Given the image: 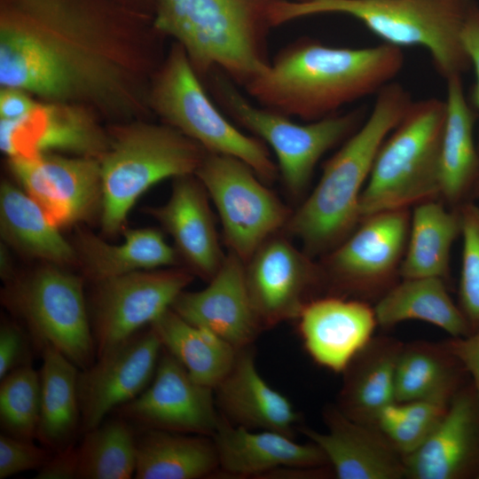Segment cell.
Segmentation results:
<instances>
[{
    "label": "cell",
    "mask_w": 479,
    "mask_h": 479,
    "mask_svg": "<svg viewBox=\"0 0 479 479\" xmlns=\"http://www.w3.org/2000/svg\"><path fill=\"white\" fill-rule=\"evenodd\" d=\"M193 67L184 48L174 45L150 83L149 106L207 153L237 158L263 181H273L278 169L264 145L240 131L219 112Z\"/></svg>",
    "instance_id": "8"
},
{
    "label": "cell",
    "mask_w": 479,
    "mask_h": 479,
    "mask_svg": "<svg viewBox=\"0 0 479 479\" xmlns=\"http://www.w3.org/2000/svg\"><path fill=\"white\" fill-rule=\"evenodd\" d=\"M99 159L102 178L101 226L119 232L137 199L169 177L195 174L207 152L165 124L132 122L114 127Z\"/></svg>",
    "instance_id": "5"
},
{
    "label": "cell",
    "mask_w": 479,
    "mask_h": 479,
    "mask_svg": "<svg viewBox=\"0 0 479 479\" xmlns=\"http://www.w3.org/2000/svg\"><path fill=\"white\" fill-rule=\"evenodd\" d=\"M403 344L391 338L373 337L353 358L342 373L337 405L344 415L374 426L380 412L396 402V368Z\"/></svg>",
    "instance_id": "26"
},
{
    "label": "cell",
    "mask_w": 479,
    "mask_h": 479,
    "mask_svg": "<svg viewBox=\"0 0 479 479\" xmlns=\"http://www.w3.org/2000/svg\"><path fill=\"white\" fill-rule=\"evenodd\" d=\"M51 452L33 440L17 438L4 433L0 435V479L16 474L38 470L51 458Z\"/></svg>",
    "instance_id": "40"
},
{
    "label": "cell",
    "mask_w": 479,
    "mask_h": 479,
    "mask_svg": "<svg viewBox=\"0 0 479 479\" xmlns=\"http://www.w3.org/2000/svg\"><path fill=\"white\" fill-rule=\"evenodd\" d=\"M35 351L32 339L17 323L2 320L0 326V380L9 373L32 365Z\"/></svg>",
    "instance_id": "41"
},
{
    "label": "cell",
    "mask_w": 479,
    "mask_h": 479,
    "mask_svg": "<svg viewBox=\"0 0 479 479\" xmlns=\"http://www.w3.org/2000/svg\"><path fill=\"white\" fill-rule=\"evenodd\" d=\"M325 433L301 425L298 431L325 453L339 479H399L405 477L404 458L371 425L355 421L337 406L324 411Z\"/></svg>",
    "instance_id": "21"
},
{
    "label": "cell",
    "mask_w": 479,
    "mask_h": 479,
    "mask_svg": "<svg viewBox=\"0 0 479 479\" xmlns=\"http://www.w3.org/2000/svg\"><path fill=\"white\" fill-rule=\"evenodd\" d=\"M404 64L402 48L387 43L347 48L308 39L283 51L246 86L269 110L312 122L376 95Z\"/></svg>",
    "instance_id": "2"
},
{
    "label": "cell",
    "mask_w": 479,
    "mask_h": 479,
    "mask_svg": "<svg viewBox=\"0 0 479 479\" xmlns=\"http://www.w3.org/2000/svg\"><path fill=\"white\" fill-rule=\"evenodd\" d=\"M445 119L440 145V197L459 206L479 172V150L474 136L475 116L467 103L462 75L446 80Z\"/></svg>",
    "instance_id": "28"
},
{
    "label": "cell",
    "mask_w": 479,
    "mask_h": 479,
    "mask_svg": "<svg viewBox=\"0 0 479 479\" xmlns=\"http://www.w3.org/2000/svg\"><path fill=\"white\" fill-rule=\"evenodd\" d=\"M192 280L187 270L164 268L94 282L90 320L97 357L151 326Z\"/></svg>",
    "instance_id": "12"
},
{
    "label": "cell",
    "mask_w": 479,
    "mask_h": 479,
    "mask_svg": "<svg viewBox=\"0 0 479 479\" xmlns=\"http://www.w3.org/2000/svg\"><path fill=\"white\" fill-rule=\"evenodd\" d=\"M457 363L444 345L403 344L396 368V402L451 401L458 391Z\"/></svg>",
    "instance_id": "35"
},
{
    "label": "cell",
    "mask_w": 479,
    "mask_h": 479,
    "mask_svg": "<svg viewBox=\"0 0 479 479\" xmlns=\"http://www.w3.org/2000/svg\"><path fill=\"white\" fill-rule=\"evenodd\" d=\"M458 207L463 240L459 307L472 332L479 328V207L472 202Z\"/></svg>",
    "instance_id": "39"
},
{
    "label": "cell",
    "mask_w": 479,
    "mask_h": 479,
    "mask_svg": "<svg viewBox=\"0 0 479 479\" xmlns=\"http://www.w3.org/2000/svg\"><path fill=\"white\" fill-rule=\"evenodd\" d=\"M461 41L471 67L475 74L472 100L479 113V7L478 4L470 12L461 33ZM479 150V137L477 143Z\"/></svg>",
    "instance_id": "44"
},
{
    "label": "cell",
    "mask_w": 479,
    "mask_h": 479,
    "mask_svg": "<svg viewBox=\"0 0 479 479\" xmlns=\"http://www.w3.org/2000/svg\"><path fill=\"white\" fill-rule=\"evenodd\" d=\"M212 438L219 459L218 475L259 478L279 467L328 464L323 451L311 441L299 444L279 432H255L231 423L222 413Z\"/></svg>",
    "instance_id": "25"
},
{
    "label": "cell",
    "mask_w": 479,
    "mask_h": 479,
    "mask_svg": "<svg viewBox=\"0 0 479 479\" xmlns=\"http://www.w3.org/2000/svg\"><path fill=\"white\" fill-rule=\"evenodd\" d=\"M478 478H479V476H478Z\"/></svg>",
    "instance_id": "48"
},
{
    "label": "cell",
    "mask_w": 479,
    "mask_h": 479,
    "mask_svg": "<svg viewBox=\"0 0 479 479\" xmlns=\"http://www.w3.org/2000/svg\"><path fill=\"white\" fill-rule=\"evenodd\" d=\"M40 417L36 439L57 452L75 444L81 433L77 380L80 369L51 345L41 351Z\"/></svg>",
    "instance_id": "30"
},
{
    "label": "cell",
    "mask_w": 479,
    "mask_h": 479,
    "mask_svg": "<svg viewBox=\"0 0 479 479\" xmlns=\"http://www.w3.org/2000/svg\"><path fill=\"white\" fill-rule=\"evenodd\" d=\"M410 219L409 208L362 218L358 228L327 255L324 279L344 292H363L387 283L399 273Z\"/></svg>",
    "instance_id": "16"
},
{
    "label": "cell",
    "mask_w": 479,
    "mask_h": 479,
    "mask_svg": "<svg viewBox=\"0 0 479 479\" xmlns=\"http://www.w3.org/2000/svg\"><path fill=\"white\" fill-rule=\"evenodd\" d=\"M444 346L471 375L479 402V328L466 336L452 337Z\"/></svg>",
    "instance_id": "42"
},
{
    "label": "cell",
    "mask_w": 479,
    "mask_h": 479,
    "mask_svg": "<svg viewBox=\"0 0 479 479\" xmlns=\"http://www.w3.org/2000/svg\"><path fill=\"white\" fill-rule=\"evenodd\" d=\"M412 102L400 83L381 89L368 116L326 161L312 192L291 214L285 226L310 256L334 248L360 222V197L376 154Z\"/></svg>",
    "instance_id": "3"
},
{
    "label": "cell",
    "mask_w": 479,
    "mask_h": 479,
    "mask_svg": "<svg viewBox=\"0 0 479 479\" xmlns=\"http://www.w3.org/2000/svg\"><path fill=\"white\" fill-rule=\"evenodd\" d=\"M78 451V479H129L137 466L136 436L122 417L104 420L82 434Z\"/></svg>",
    "instance_id": "36"
},
{
    "label": "cell",
    "mask_w": 479,
    "mask_h": 479,
    "mask_svg": "<svg viewBox=\"0 0 479 479\" xmlns=\"http://www.w3.org/2000/svg\"><path fill=\"white\" fill-rule=\"evenodd\" d=\"M445 102L412 101L380 147L359 201L360 220L440 197Z\"/></svg>",
    "instance_id": "6"
},
{
    "label": "cell",
    "mask_w": 479,
    "mask_h": 479,
    "mask_svg": "<svg viewBox=\"0 0 479 479\" xmlns=\"http://www.w3.org/2000/svg\"><path fill=\"white\" fill-rule=\"evenodd\" d=\"M254 346L239 349L234 362L214 389L218 411L231 423L251 430H270L295 437L301 414L290 400L260 375Z\"/></svg>",
    "instance_id": "22"
},
{
    "label": "cell",
    "mask_w": 479,
    "mask_h": 479,
    "mask_svg": "<svg viewBox=\"0 0 479 479\" xmlns=\"http://www.w3.org/2000/svg\"><path fill=\"white\" fill-rule=\"evenodd\" d=\"M37 102L26 90L14 87H1L0 120L20 119L26 115Z\"/></svg>",
    "instance_id": "45"
},
{
    "label": "cell",
    "mask_w": 479,
    "mask_h": 479,
    "mask_svg": "<svg viewBox=\"0 0 479 479\" xmlns=\"http://www.w3.org/2000/svg\"><path fill=\"white\" fill-rule=\"evenodd\" d=\"M138 28L106 0H3L0 84L108 118L150 106Z\"/></svg>",
    "instance_id": "1"
},
{
    "label": "cell",
    "mask_w": 479,
    "mask_h": 479,
    "mask_svg": "<svg viewBox=\"0 0 479 479\" xmlns=\"http://www.w3.org/2000/svg\"><path fill=\"white\" fill-rule=\"evenodd\" d=\"M296 320L308 354L334 373H343L373 338L378 325L373 308L335 295L312 299Z\"/></svg>",
    "instance_id": "20"
},
{
    "label": "cell",
    "mask_w": 479,
    "mask_h": 479,
    "mask_svg": "<svg viewBox=\"0 0 479 479\" xmlns=\"http://www.w3.org/2000/svg\"><path fill=\"white\" fill-rule=\"evenodd\" d=\"M108 145L95 113L79 105L39 101L20 119L0 120V147L9 158L61 152L99 160Z\"/></svg>",
    "instance_id": "18"
},
{
    "label": "cell",
    "mask_w": 479,
    "mask_h": 479,
    "mask_svg": "<svg viewBox=\"0 0 479 479\" xmlns=\"http://www.w3.org/2000/svg\"><path fill=\"white\" fill-rule=\"evenodd\" d=\"M124 241L109 244L90 232H79L74 247L84 276L93 283L126 273L177 264V250L153 228L127 229Z\"/></svg>",
    "instance_id": "27"
},
{
    "label": "cell",
    "mask_w": 479,
    "mask_h": 479,
    "mask_svg": "<svg viewBox=\"0 0 479 479\" xmlns=\"http://www.w3.org/2000/svg\"><path fill=\"white\" fill-rule=\"evenodd\" d=\"M406 249L399 275L403 279H445L451 247L461 232L459 207L448 210L437 199L413 206Z\"/></svg>",
    "instance_id": "33"
},
{
    "label": "cell",
    "mask_w": 479,
    "mask_h": 479,
    "mask_svg": "<svg viewBox=\"0 0 479 479\" xmlns=\"http://www.w3.org/2000/svg\"><path fill=\"white\" fill-rule=\"evenodd\" d=\"M478 7H479V0H477Z\"/></svg>",
    "instance_id": "47"
},
{
    "label": "cell",
    "mask_w": 479,
    "mask_h": 479,
    "mask_svg": "<svg viewBox=\"0 0 479 479\" xmlns=\"http://www.w3.org/2000/svg\"><path fill=\"white\" fill-rule=\"evenodd\" d=\"M215 88L226 111L273 149L284 185L295 197L305 192L320 158L366 118L360 107L298 124L282 114L251 105L223 75L215 77Z\"/></svg>",
    "instance_id": "10"
},
{
    "label": "cell",
    "mask_w": 479,
    "mask_h": 479,
    "mask_svg": "<svg viewBox=\"0 0 479 479\" xmlns=\"http://www.w3.org/2000/svg\"><path fill=\"white\" fill-rule=\"evenodd\" d=\"M208 194L198 177L185 175L174 178L168 201L148 208L173 238L190 270L209 281L222 265L224 254L208 200Z\"/></svg>",
    "instance_id": "23"
},
{
    "label": "cell",
    "mask_w": 479,
    "mask_h": 479,
    "mask_svg": "<svg viewBox=\"0 0 479 479\" xmlns=\"http://www.w3.org/2000/svg\"><path fill=\"white\" fill-rule=\"evenodd\" d=\"M477 0H306L276 1L267 7L273 24L318 13H342L362 22L371 32L399 48L427 50L438 74L446 80L470 67L461 33Z\"/></svg>",
    "instance_id": "4"
},
{
    "label": "cell",
    "mask_w": 479,
    "mask_h": 479,
    "mask_svg": "<svg viewBox=\"0 0 479 479\" xmlns=\"http://www.w3.org/2000/svg\"><path fill=\"white\" fill-rule=\"evenodd\" d=\"M378 325L391 327L407 320L432 324L452 337L471 333L459 306L452 300L444 279L437 277L403 279L373 307Z\"/></svg>",
    "instance_id": "31"
},
{
    "label": "cell",
    "mask_w": 479,
    "mask_h": 479,
    "mask_svg": "<svg viewBox=\"0 0 479 479\" xmlns=\"http://www.w3.org/2000/svg\"><path fill=\"white\" fill-rule=\"evenodd\" d=\"M114 411L140 429L208 436L214 435L220 418L214 389L195 381L163 348L147 388Z\"/></svg>",
    "instance_id": "13"
},
{
    "label": "cell",
    "mask_w": 479,
    "mask_h": 479,
    "mask_svg": "<svg viewBox=\"0 0 479 479\" xmlns=\"http://www.w3.org/2000/svg\"><path fill=\"white\" fill-rule=\"evenodd\" d=\"M9 168L58 228L88 219L101 208L102 178L97 158L50 153L9 158Z\"/></svg>",
    "instance_id": "17"
},
{
    "label": "cell",
    "mask_w": 479,
    "mask_h": 479,
    "mask_svg": "<svg viewBox=\"0 0 479 479\" xmlns=\"http://www.w3.org/2000/svg\"><path fill=\"white\" fill-rule=\"evenodd\" d=\"M150 326L162 348L200 384L214 389L234 362L237 349L213 332L188 323L171 308Z\"/></svg>",
    "instance_id": "34"
},
{
    "label": "cell",
    "mask_w": 479,
    "mask_h": 479,
    "mask_svg": "<svg viewBox=\"0 0 479 479\" xmlns=\"http://www.w3.org/2000/svg\"><path fill=\"white\" fill-rule=\"evenodd\" d=\"M194 175L218 211L228 251L244 263L291 216L255 171L237 158L207 153Z\"/></svg>",
    "instance_id": "11"
},
{
    "label": "cell",
    "mask_w": 479,
    "mask_h": 479,
    "mask_svg": "<svg viewBox=\"0 0 479 479\" xmlns=\"http://www.w3.org/2000/svg\"><path fill=\"white\" fill-rule=\"evenodd\" d=\"M41 383L32 365L17 368L0 382V423L3 433L25 440L36 439Z\"/></svg>",
    "instance_id": "38"
},
{
    "label": "cell",
    "mask_w": 479,
    "mask_h": 479,
    "mask_svg": "<svg viewBox=\"0 0 479 479\" xmlns=\"http://www.w3.org/2000/svg\"><path fill=\"white\" fill-rule=\"evenodd\" d=\"M171 309L237 349L253 345L263 331L249 300L245 263L229 251L208 285L200 291H182Z\"/></svg>",
    "instance_id": "19"
},
{
    "label": "cell",
    "mask_w": 479,
    "mask_h": 479,
    "mask_svg": "<svg viewBox=\"0 0 479 479\" xmlns=\"http://www.w3.org/2000/svg\"><path fill=\"white\" fill-rule=\"evenodd\" d=\"M450 402H394L380 412L374 426L404 458L423 444L443 418Z\"/></svg>",
    "instance_id": "37"
},
{
    "label": "cell",
    "mask_w": 479,
    "mask_h": 479,
    "mask_svg": "<svg viewBox=\"0 0 479 479\" xmlns=\"http://www.w3.org/2000/svg\"><path fill=\"white\" fill-rule=\"evenodd\" d=\"M479 454V402L475 392L457 391L423 444L404 457L405 477L456 479Z\"/></svg>",
    "instance_id": "24"
},
{
    "label": "cell",
    "mask_w": 479,
    "mask_h": 479,
    "mask_svg": "<svg viewBox=\"0 0 479 479\" xmlns=\"http://www.w3.org/2000/svg\"><path fill=\"white\" fill-rule=\"evenodd\" d=\"M0 229L4 240L26 255L59 266L76 262L75 247L39 204L6 181L0 188Z\"/></svg>",
    "instance_id": "32"
},
{
    "label": "cell",
    "mask_w": 479,
    "mask_h": 479,
    "mask_svg": "<svg viewBox=\"0 0 479 479\" xmlns=\"http://www.w3.org/2000/svg\"><path fill=\"white\" fill-rule=\"evenodd\" d=\"M161 351L162 345L149 326L79 371L81 434L98 427L110 412L136 398L147 388Z\"/></svg>",
    "instance_id": "14"
},
{
    "label": "cell",
    "mask_w": 479,
    "mask_h": 479,
    "mask_svg": "<svg viewBox=\"0 0 479 479\" xmlns=\"http://www.w3.org/2000/svg\"><path fill=\"white\" fill-rule=\"evenodd\" d=\"M250 0H158L153 27L177 40L193 67H219L245 84L268 67Z\"/></svg>",
    "instance_id": "7"
},
{
    "label": "cell",
    "mask_w": 479,
    "mask_h": 479,
    "mask_svg": "<svg viewBox=\"0 0 479 479\" xmlns=\"http://www.w3.org/2000/svg\"><path fill=\"white\" fill-rule=\"evenodd\" d=\"M472 192L475 197H479V172L472 188Z\"/></svg>",
    "instance_id": "46"
},
{
    "label": "cell",
    "mask_w": 479,
    "mask_h": 479,
    "mask_svg": "<svg viewBox=\"0 0 479 479\" xmlns=\"http://www.w3.org/2000/svg\"><path fill=\"white\" fill-rule=\"evenodd\" d=\"M2 301L21 320L36 352L51 345L80 370L95 362L96 348L82 278L48 263L7 282Z\"/></svg>",
    "instance_id": "9"
},
{
    "label": "cell",
    "mask_w": 479,
    "mask_h": 479,
    "mask_svg": "<svg viewBox=\"0 0 479 479\" xmlns=\"http://www.w3.org/2000/svg\"><path fill=\"white\" fill-rule=\"evenodd\" d=\"M323 279L310 256L281 236L270 237L245 263L249 300L263 331L296 320Z\"/></svg>",
    "instance_id": "15"
},
{
    "label": "cell",
    "mask_w": 479,
    "mask_h": 479,
    "mask_svg": "<svg viewBox=\"0 0 479 479\" xmlns=\"http://www.w3.org/2000/svg\"><path fill=\"white\" fill-rule=\"evenodd\" d=\"M78 451L73 444L53 452L45 464L37 470L36 479H77Z\"/></svg>",
    "instance_id": "43"
},
{
    "label": "cell",
    "mask_w": 479,
    "mask_h": 479,
    "mask_svg": "<svg viewBox=\"0 0 479 479\" xmlns=\"http://www.w3.org/2000/svg\"><path fill=\"white\" fill-rule=\"evenodd\" d=\"M137 441V479H200L219 473L212 436L141 429Z\"/></svg>",
    "instance_id": "29"
}]
</instances>
